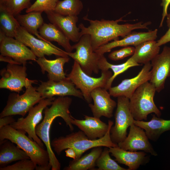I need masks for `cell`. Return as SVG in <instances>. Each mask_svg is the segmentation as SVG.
<instances>
[{
	"instance_id": "obj_10",
	"label": "cell",
	"mask_w": 170,
	"mask_h": 170,
	"mask_svg": "<svg viewBox=\"0 0 170 170\" xmlns=\"http://www.w3.org/2000/svg\"><path fill=\"white\" fill-rule=\"evenodd\" d=\"M117 98L115 123L111 128L110 136L112 142L118 144L126 138L127 130L134 124L135 120L130 110L129 99L124 96Z\"/></svg>"
},
{
	"instance_id": "obj_39",
	"label": "cell",
	"mask_w": 170,
	"mask_h": 170,
	"mask_svg": "<svg viewBox=\"0 0 170 170\" xmlns=\"http://www.w3.org/2000/svg\"><path fill=\"white\" fill-rule=\"evenodd\" d=\"M162 2L161 4V6L162 7L163 11L162 17L161 21L159 27L162 26L165 17L167 14V9L170 4V0H162Z\"/></svg>"
},
{
	"instance_id": "obj_9",
	"label": "cell",
	"mask_w": 170,
	"mask_h": 170,
	"mask_svg": "<svg viewBox=\"0 0 170 170\" xmlns=\"http://www.w3.org/2000/svg\"><path fill=\"white\" fill-rule=\"evenodd\" d=\"M53 97L43 99L37 104L31 108L25 117L18 118L16 121L10 125L13 128L22 131L28 134V136L36 142L41 146L43 148L44 144L37 135L36 128L42 119V113L45 108L51 105L55 99Z\"/></svg>"
},
{
	"instance_id": "obj_19",
	"label": "cell",
	"mask_w": 170,
	"mask_h": 170,
	"mask_svg": "<svg viewBox=\"0 0 170 170\" xmlns=\"http://www.w3.org/2000/svg\"><path fill=\"white\" fill-rule=\"evenodd\" d=\"M158 30L155 29L147 32H131L121 40L117 39L100 46L94 51L100 55L110 52L111 49L118 47H134L147 41L155 40L157 37Z\"/></svg>"
},
{
	"instance_id": "obj_14",
	"label": "cell",
	"mask_w": 170,
	"mask_h": 170,
	"mask_svg": "<svg viewBox=\"0 0 170 170\" xmlns=\"http://www.w3.org/2000/svg\"><path fill=\"white\" fill-rule=\"evenodd\" d=\"M151 76L150 82L159 93L164 88L166 81L170 76V47L165 46L160 54L151 61Z\"/></svg>"
},
{
	"instance_id": "obj_35",
	"label": "cell",
	"mask_w": 170,
	"mask_h": 170,
	"mask_svg": "<svg viewBox=\"0 0 170 170\" xmlns=\"http://www.w3.org/2000/svg\"><path fill=\"white\" fill-rule=\"evenodd\" d=\"M59 0H36L28 8L26 12V13L31 12L53 11Z\"/></svg>"
},
{
	"instance_id": "obj_33",
	"label": "cell",
	"mask_w": 170,
	"mask_h": 170,
	"mask_svg": "<svg viewBox=\"0 0 170 170\" xmlns=\"http://www.w3.org/2000/svg\"><path fill=\"white\" fill-rule=\"evenodd\" d=\"M106 147L103 150L96 161L98 170H128L120 166L110 155L109 148Z\"/></svg>"
},
{
	"instance_id": "obj_38",
	"label": "cell",
	"mask_w": 170,
	"mask_h": 170,
	"mask_svg": "<svg viewBox=\"0 0 170 170\" xmlns=\"http://www.w3.org/2000/svg\"><path fill=\"white\" fill-rule=\"evenodd\" d=\"M169 9L170 10V8ZM166 17L167 22L168 29L165 34L156 41L157 45L160 47L170 42V13L167 14Z\"/></svg>"
},
{
	"instance_id": "obj_21",
	"label": "cell",
	"mask_w": 170,
	"mask_h": 170,
	"mask_svg": "<svg viewBox=\"0 0 170 170\" xmlns=\"http://www.w3.org/2000/svg\"><path fill=\"white\" fill-rule=\"evenodd\" d=\"M109 150L115 160L119 163L128 167V170H136L140 166L148 163L149 157L146 152L144 151H133L124 150L118 146L110 147Z\"/></svg>"
},
{
	"instance_id": "obj_34",
	"label": "cell",
	"mask_w": 170,
	"mask_h": 170,
	"mask_svg": "<svg viewBox=\"0 0 170 170\" xmlns=\"http://www.w3.org/2000/svg\"><path fill=\"white\" fill-rule=\"evenodd\" d=\"M31 0H0L1 7L15 17L24 9H27L31 5Z\"/></svg>"
},
{
	"instance_id": "obj_18",
	"label": "cell",
	"mask_w": 170,
	"mask_h": 170,
	"mask_svg": "<svg viewBox=\"0 0 170 170\" xmlns=\"http://www.w3.org/2000/svg\"><path fill=\"white\" fill-rule=\"evenodd\" d=\"M91 95L94 104L89 103L88 106L94 116L98 118L102 116L111 118L117 103L111 98L107 90L102 87L96 88L91 92Z\"/></svg>"
},
{
	"instance_id": "obj_36",
	"label": "cell",
	"mask_w": 170,
	"mask_h": 170,
	"mask_svg": "<svg viewBox=\"0 0 170 170\" xmlns=\"http://www.w3.org/2000/svg\"><path fill=\"white\" fill-rule=\"evenodd\" d=\"M37 165L30 159L18 161L11 165L0 167V170H34Z\"/></svg>"
},
{
	"instance_id": "obj_4",
	"label": "cell",
	"mask_w": 170,
	"mask_h": 170,
	"mask_svg": "<svg viewBox=\"0 0 170 170\" xmlns=\"http://www.w3.org/2000/svg\"><path fill=\"white\" fill-rule=\"evenodd\" d=\"M22 131L15 129L10 125L0 129V141L7 139L23 150L37 165L36 170H49V158L47 150L26 135Z\"/></svg>"
},
{
	"instance_id": "obj_42",
	"label": "cell",
	"mask_w": 170,
	"mask_h": 170,
	"mask_svg": "<svg viewBox=\"0 0 170 170\" xmlns=\"http://www.w3.org/2000/svg\"><path fill=\"white\" fill-rule=\"evenodd\" d=\"M0 61L8 62V63L20 65L12 58L7 56H4L1 54L0 55Z\"/></svg>"
},
{
	"instance_id": "obj_29",
	"label": "cell",
	"mask_w": 170,
	"mask_h": 170,
	"mask_svg": "<svg viewBox=\"0 0 170 170\" xmlns=\"http://www.w3.org/2000/svg\"><path fill=\"white\" fill-rule=\"evenodd\" d=\"M103 150L102 146L92 148L90 152L77 160H73L70 162L67 166L63 169L64 170H93L96 166V161L100 155Z\"/></svg>"
},
{
	"instance_id": "obj_22",
	"label": "cell",
	"mask_w": 170,
	"mask_h": 170,
	"mask_svg": "<svg viewBox=\"0 0 170 170\" xmlns=\"http://www.w3.org/2000/svg\"><path fill=\"white\" fill-rule=\"evenodd\" d=\"M84 120H78L73 117L71 123L83 132L89 139H96L105 136L108 129V124L94 116L84 115Z\"/></svg>"
},
{
	"instance_id": "obj_26",
	"label": "cell",
	"mask_w": 170,
	"mask_h": 170,
	"mask_svg": "<svg viewBox=\"0 0 170 170\" xmlns=\"http://www.w3.org/2000/svg\"><path fill=\"white\" fill-rule=\"evenodd\" d=\"M7 139L0 141V166L3 167L15 161L30 159L23 150Z\"/></svg>"
},
{
	"instance_id": "obj_16",
	"label": "cell",
	"mask_w": 170,
	"mask_h": 170,
	"mask_svg": "<svg viewBox=\"0 0 170 170\" xmlns=\"http://www.w3.org/2000/svg\"><path fill=\"white\" fill-rule=\"evenodd\" d=\"M151 69L150 62L146 63L136 76L124 79L117 86L110 87L108 90L111 96H124L129 99L139 86L150 81Z\"/></svg>"
},
{
	"instance_id": "obj_23",
	"label": "cell",
	"mask_w": 170,
	"mask_h": 170,
	"mask_svg": "<svg viewBox=\"0 0 170 170\" xmlns=\"http://www.w3.org/2000/svg\"><path fill=\"white\" fill-rule=\"evenodd\" d=\"M69 57H60L55 59L49 60L45 56L38 58L36 61L40 66L42 73L48 72V80L60 81L66 78L63 67L69 62Z\"/></svg>"
},
{
	"instance_id": "obj_27",
	"label": "cell",
	"mask_w": 170,
	"mask_h": 170,
	"mask_svg": "<svg viewBox=\"0 0 170 170\" xmlns=\"http://www.w3.org/2000/svg\"><path fill=\"white\" fill-rule=\"evenodd\" d=\"M160 47L155 40L144 42L135 47V51L131 57L136 63L140 65L150 62L159 54Z\"/></svg>"
},
{
	"instance_id": "obj_3",
	"label": "cell",
	"mask_w": 170,
	"mask_h": 170,
	"mask_svg": "<svg viewBox=\"0 0 170 170\" xmlns=\"http://www.w3.org/2000/svg\"><path fill=\"white\" fill-rule=\"evenodd\" d=\"M113 123V121L109 120L108 130L102 138L94 140L89 139L84 132L80 130L65 136H61L55 138L51 141V147L59 155L65 150L70 148H73L76 154L75 160H77L87 150L95 147H117L118 144L112 142L110 136V130Z\"/></svg>"
},
{
	"instance_id": "obj_24",
	"label": "cell",
	"mask_w": 170,
	"mask_h": 170,
	"mask_svg": "<svg viewBox=\"0 0 170 170\" xmlns=\"http://www.w3.org/2000/svg\"><path fill=\"white\" fill-rule=\"evenodd\" d=\"M134 123L143 129L149 139L153 141H156L163 133L170 130V120L163 119L155 114L149 121L134 120Z\"/></svg>"
},
{
	"instance_id": "obj_40",
	"label": "cell",
	"mask_w": 170,
	"mask_h": 170,
	"mask_svg": "<svg viewBox=\"0 0 170 170\" xmlns=\"http://www.w3.org/2000/svg\"><path fill=\"white\" fill-rule=\"evenodd\" d=\"M12 116H8L0 118V129L8 125H10L15 121Z\"/></svg>"
},
{
	"instance_id": "obj_12",
	"label": "cell",
	"mask_w": 170,
	"mask_h": 170,
	"mask_svg": "<svg viewBox=\"0 0 170 170\" xmlns=\"http://www.w3.org/2000/svg\"><path fill=\"white\" fill-rule=\"evenodd\" d=\"M31 50L38 58L54 55L60 57H69L63 51L50 42L36 38L20 26L18 27L14 37Z\"/></svg>"
},
{
	"instance_id": "obj_8",
	"label": "cell",
	"mask_w": 170,
	"mask_h": 170,
	"mask_svg": "<svg viewBox=\"0 0 170 170\" xmlns=\"http://www.w3.org/2000/svg\"><path fill=\"white\" fill-rule=\"evenodd\" d=\"M43 99L32 85L26 88L22 94L14 92L8 95L7 103L0 114V118L8 116L20 115L24 117L30 109Z\"/></svg>"
},
{
	"instance_id": "obj_30",
	"label": "cell",
	"mask_w": 170,
	"mask_h": 170,
	"mask_svg": "<svg viewBox=\"0 0 170 170\" xmlns=\"http://www.w3.org/2000/svg\"><path fill=\"white\" fill-rule=\"evenodd\" d=\"M140 65L135 62L131 57L123 63L118 65L111 64L107 61L104 55H102L99 62L98 65L99 70L101 71H103L111 69L113 72V74L109 79L105 89L108 90L111 87V85L114 80L118 75L131 67Z\"/></svg>"
},
{
	"instance_id": "obj_7",
	"label": "cell",
	"mask_w": 170,
	"mask_h": 170,
	"mask_svg": "<svg viewBox=\"0 0 170 170\" xmlns=\"http://www.w3.org/2000/svg\"><path fill=\"white\" fill-rule=\"evenodd\" d=\"M72 46L76 51H65L68 56L77 62L87 74L91 76L93 73L98 74L99 70V62L102 55L93 50L90 36L88 34L83 35L79 41Z\"/></svg>"
},
{
	"instance_id": "obj_41",
	"label": "cell",
	"mask_w": 170,
	"mask_h": 170,
	"mask_svg": "<svg viewBox=\"0 0 170 170\" xmlns=\"http://www.w3.org/2000/svg\"><path fill=\"white\" fill-rule=\"evenodd\" d=\"M66 156L76 159V152L75 150L72 148H70L66 149L65 151Z\"/></svg>"
},
{
	"instance_id": "obj_31",
	"label": "cell",
	"mask_w": 170,
	"mask_h": 170,
	"mask_svg": "<svg viewBox=\"0 0 170 170\" xmlns=\"http://www.w3.org/2000/svg\"><path fill=\"white\" fill-rule=\"evenodd\" d=\"M0 30L7 36L14 38L20 26L15 17L1 7H0Z\"/></svg>"
},
{
	"instance_id": "obj_2",
	"label": "cell",
	"mask_w": 170,
	"mask_h": 170,
	"mask_svg": "<svg viewBox=\"0 0 170 170\" xmlns=\"http://www.w3.org/2000/svg\"><path fill=\"white\" fill-rule=\"evenodd\" d=\"M72 99L69 97H59L55 99L50 107H46L44 110V116L42 121L36 128L37 135L45 145L49 155V165L52 170H60L61 164L56 157L51 145L50 132L51 125L57 117H61L71 131L74 130L71 123L73 117L69 110Z\"/></svg>"
},
{
	"instance_id": "obj_5",
	"label": "cell",
	"mask_w": 170,
	"mask_h": 170,
	"mask_svg": "<svg viewBox=\"0 0 170 170\" xmlns=\"http://www.w3.org/2000/svg\"><path fill=\"white\" fill-rule=\"evenodd\" d=\"M156 92L155 86L149 81L139 86L129 99V108L134 119L146 120L149 114L154 113L160 117L162 113L155 105L154 98Z\"/></svg>"
},
{
	"instance_id": "obj_37",
	"label": "cell",
	"mask_w": 170,
	"mask_h": 170,
	"mask_svg": "<svg viewBox=\"0 0 170 170\" xmlns=\"http://www.w3.org/2000/svg\"><path fill=\"white\" fill-rule=\"evenodd\" d=\"M134 51L135 47L129 46L125 47L110 53L108 55V58L114 61L120 60L127 57L132 56Z\"/></svg>"
},
{
	"instance_id": "obj_11",
	"label": "cell",
	"mask_w": 170,
	"mask_h": 170,
	"mask_svg": "<svg viewBox=\"0 0 170 170\" xmlns=\"http://www.w3.org/2000/svg\"><path fill=\"white\" fill-rule=\"evenodd\" d=\"M26 71V65L8 63L0 71V88L19 93L24 87L36 83L37 80L27 78Z\"/></svg>"
},
{
	"instance_id": "obj_6",
	"label": "cell",
	"mask_w": 170,
	"mask_h": 170,
	"mask_svg": "<svg viewBox=\"0 0 170 170\" xmlns=\"http://www.w3.org/2000/svg\"><path fill=\"white\" fill-rule=\"evenodd\" d=\"M101 71V76L99 77H91L84 72L79 64L74 61L71 70L66 77L77 89L80 90L85 100L89 104L92 100L91 92L98 87L105 88L109 79L113 75L109 70Z\"/></svg>"
},
{
	"instance_id": "obj_28",
	"label": "cell",
	"mask_w": 170,
	"mask_h": 170,
	"mask_svg": "<svg viewBox=\"0 0 170 170\" xmlns=\"http://www.w3.org/2000/svg\"><path fill=\"white\" fill-rule=\"evenodd\" d=\"M42 13L40 12H31L25 14H18L15 17L20 25L28 32L38 39L48 42L41 36L38 31L44 23Z\"/></svg>"
},
{
	"instance_id": "obj_15",
	"label": "cell",
	"mask_w": 170,
	"mask_h": 170,
	"mask_svg": "<svg viewBox=\"0 0 170 170\" xmlns=\"http://www.w3.org/2000/svg\"><path fill=\"white\" fill-rule=\"evenodd\" d=\"M36 88L43 99L52 98L55 96H73L82 99L84 98L80 90H78L67 77L66 79L58 82L50 80L41 81L40 84Z\"/></svg>"
},
{
	"instance_id": "obj_25",
	"label": "cell",
	"mask_w": 170,
	"mask_h": 170,
	"mask_svg": "<svg viewBox=\"0 0 170 170\" xmlns=\"http://www.w3.org/2000/svg\"><path fill=\"white\" fill-rule=\"evenodd\" d=\"M40 35L46 41L55 42L68 52L74 49L70 43V40L65 34L54 24L44 23L39 29Z\"/></svg>"
},
{
	"instance_id": "obj_1",
	"label": "cell",
	"mask_w": 170,
	"mask_h": 170,
	"mask_svg": "<svg viewBox=\"0 0 170 170\" xmlns=\"http://www.w3.org/2000/svg\"><path fill=\"white\" fill-rule=\"evenodd\" d=\"M123 17L114 20H90L86 16L84 20L88 21L90 25L85 27L82 23L79 24L82 37L84 34H88L91 37L92 48L95 51L99 47L109 42L119 39V37H124L134 30L147 29L148 26L151 24L150 21L145 23L139 22L134 24H120V21H125Z\"/></svg>"
},
{
	"instance_id": "obj_17",
	"label": "cell",
	"mask_w": 170,
	"mask_h": 170,
	"mask_svg": "<svg viewBox=\"0 0 170 170\" xmlns=\"http://www.w3.org/2000/svg\"><path fill=\"white\" fill-rule=\"evenodd\" d=\"M149 139L144 130L134 123L130 127L128 136L118 145L125 150L133 151L140 150L156 156L157 153Z\"/></svg>"
},
{
	"instance_id": "obj_13",
	"label": "cell",
	"mask_w": 170,
	"mask_h": 170,
	"mask_svg": "<svg viewBox=\"0 0 170 170\" xmlns=\"http://www.w3.org/2000/svg\"><path fill=\"white\" fill-rule=\"evenodd\" d=\"M1 54L10 57L20 65H26L29 60L36 61L37 57L31 49L15 38L7 36L0 30Z\"/></svg>"
},
{
	"instance_id": "obj_32",
	"label": "cell",
	"mask_w": 170,
	"mask_h": 170,
	"mask_svg": "<svg viewBox=\"0 0 170 170\" xmlns=\"http://www.w3.org/2000/svg\"><path fill=\"white\" fill-rule=\"evenodd\" d=\"M83 8L80 0H63L58 1L53 11L64 16H77Z\"/></svg>"
},
{
	"instance_id": "obj_20",
	"label": "cell",
	"mask_w": 170,
	"mask_h": 170,
	"mask_svg": "<svg viewBox=\"0 0 170 170\" xmlns=\"http://www.w3.org/2000/svg\"><path fill=\"white\" fill-rule=\"evenodd\" d=\"M50 23L60 29L73 42H77L81 36L80 30L76 26L78 18L77 16H64L53 11L45 12Z\"/></svg>"
}]
</instances>
